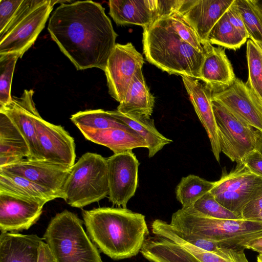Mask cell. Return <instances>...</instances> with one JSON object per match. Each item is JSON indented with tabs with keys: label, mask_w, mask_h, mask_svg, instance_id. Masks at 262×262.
<instances>
[{
	"label": "cell",
	"mask_w": 262,
	"mask_h": 262,
	"mask_svg": "<svg viewBox=\"0 0 262 262\" xmlns=\"http://www.w3.org/2000/svg\"><path fill=\"white\" fill-rule=\"evenodd\" d=\"M48 30L77 70L96 68L105 71L118 35L100 3L61 4L50 17Z\"/></svg>",
	"instance_id": "6da1fadb"
},
{
	"label": "cell",
	"mask_w": 262,
	"mask_h": 262,
	"mask_svg": "<svg viewBox=\"0 0 262 262\" xmlns=\"http://www.w3.org/2000/svg\"><path fill=\"white\" fill-rule=\"evenodd\" d=\"M91 239L114 260L136 256L149 230L144 215L122 207H100L82 212Z\"/></svg>",
	"instance_id": "7a4b0ae2"
},
{
	"label": "cell",
	"mask_w": 262,
	"mask_h": 262,
	"mask_svg": "<svg viewBox=\"0 0 262 262\" xmlns=\"http://www.w3.org/2000/svg\"><path fill=\"white\" fill-rule=\"evenodd\" d=\"M142 43L150 63L169 74L199 80L204 52L185 41L161 18L143 28Z\"/></svg>",
	"instance_id": "3957f363"
},
{
	"label": "cell",
	"mask_w": 262,
	"mask_h": 262,
	"mask_svg": "<svg viewBox=\"0 0 262 262\" xmlns=\"http://www.w3.org/2000/svg\"><path fill=\"white\" fill-rule=\"evenodd\" d=\"M170 224L186 234L233 247H243L249 241L262 236V221L214 219L182 208L172 214Z\"/></svg>",
	"instance_id": "277c9868"
},
{
	"label": "cell",
	"mask_w": 262,
	"mask_h": 262,
	"mask_svg": "<svg viewBox=\"0 0 262 262\" xmlns=\"http://www.w3.org/2000/svg\"><path fill=\"white\" fill-rule=\"evenodd\" d=\"M82 224L76 214L67 210L51 219L43 239L56 262H103Z\"/></svg>",
	"instance_id": "5b68a950"
},
{
	"label": "cell",
	"mask_w": 262,
	"mask_h": 262,
	"mask_svg": "<svg viewBox=\"0 0 262 262\" xmlns=\"http://www.w3.org/2000/svg\"><path fill=\"white\" fill-rule=\"evenodd\" d=\"M107 159L92 152L84 154L71 168L62 189L65 202L81 208L108 195Z\"/></svg>",
	"instance_id": "8992f818"
},
{
	"label": "cell",
	"mask_w": 262,
	"mask_h": 262,
	"mask_svg": "<svg viewBox=\"0 0 262 262\" xmlns=\"http://www.w3.org/2000/svg\"><path fill=\"white\" fill-rule=\"evenodd\" d=\"M66 1L24 0L0 33V55L17 53L21 58L44 28L54 5Z\"/></svg>",
	"instance_id": "52a82bcc"
},
{
	"label": "cell",
	"mask_w": 262,
	"mask_h": 262,
	"mask_svg": "<svg viewBox=\"0 0 262 262\" xmlns=\"http://www.w3.org/2000/svg\"><path fill=\"white\" fill-rule=\"evenodd\" d=\"M210 192L220 204L241 218L246 205L262 193V178L238 163L229 172L223 170Z\"/></svg>",
	"instance_id": "ba28073f"
},
{
	"label": "cell",
	"mask_w": 262,
	"mask_h": 262,
	"mask_svg": "<svg viewBox=\"0 0 262 262\" xmlns=\"http://www.w3.org/2000/svg\"><path fill=\"white\" fill-rule=\"evenodd\" d=\"M212 103L221 152L232 162L241 163L255 149V130L218 102L212 99Z\"/></svg>",
	"instance_id": "9c48e42d"
},
{
	"label": "cell",
	"mask_w": 262,
	"mask_h": 262,
	"mask_svg": "<svg viewBox=\"0 0 262 262\" xmlns=\"http://www.w3.org/2000/svg\"><path fill=\"white\" fill-rule=\"evenodd\" d=\"M32 116L44 161L71 169L76 158L74 138L61 125L42 119L36 108Z\"/></svg>",
	"instance_id": "30bf717a"
},
{
	"label": "cell",
	"mask_w": 262,
	"mask_h": 262,
	"mask_svg": "<svg viewBox=\"0 0 262 262\" xmlns=\"http://www.w3.org/2000/svg\"><path fill=\"white\" fill-rule=\"evenodd\" d=\"M144 63L142 55L131 42L116 43L104 71L110 95L120 103L136 71Z\"/></svg>",
	"instance_id": "8fae6325"
},
{
	"label": "cell",
	"mask_w": 262,
	"mask_h": 262,
	"mask_svg": "<svg viewBox=\"0 0 262 262\" xmlns=\"http://www.w3.org/2000/svg\"><path fill=\"white\" fill-rule=\"evenodd\" d=\"M106 159L109 201L126 208L138 187L139 161L132 150L114 154Z\"/></svg>",
	"instance_id": "7c38bea8"
},
{
	"label": "cell",
	"mask_w": 262,
	"mask_h": 262,
	"mask_svg": "<svg viewBox=\"0 0 262 262\" xmlns=\"http://www.w3.org/2000/svg\"><path fill=\"white\" fill-rule=\"evenodd\" d=\"M178 0H110L109 14L117 25H134L143 28L176 11Z\"/></svg>",
	"instance_id": "4fadbf2b"
},
{
	"label": "cell",
	"mask_w": 262,
	"mask_h": 262,
	"mask_svg": "<svg viewBox=\"0 0 262 262\" xmlns=\"http://www.w3.org/2000/svg\"><path fill=\"white\" fill-rule=\"evenodd\" d=\"M212 99L243 122L262 132V101L241 79L236 78L229 88L213 93Z\"/></svg>",
	"instance_id": "5bb4252c"
},
{
	"label": "cell",
	"mask_w": 262,
	"mask_h": 262,
	"mask_svg": "<svg viewBox=\"0 0 262 262\" xmlns=\"http://www.w3.org/2000/svg\"><path fill=\"white\" fill-rule=\"evenodd\" d=\"M234 0H181L176 12L193 29L203 45L209 33Z\"/></svg>",
	"instance_id": "9a60e30c"
},
{
	"label": "cell",
	"mask_w": 262,
	"mask_h": 262,
	"mask_svg": "<svg viewBox=\"0 0 262 262\" xmlns=\"http://www.w3.org/2000/svg\"><path fill=\"white\" fill-rule=\"evenodd\" d=\"M71 169L42 160L21 159L0 167V171L25 178L62 197V189Z\"/></svg>",
	"instance_id": "2e32d148"
},
{
	"label": "cell",
	"mask_w": 262,
	"mask_h": 262,
	"mask_svg": "<svg viewBox=\"0 0 262 262\" xmlns=\"http://www.w3.org/2000/svg\"><path fill=\"white\" fill-rule=\"evenodd\" d=\"M46 203L0 192L1 232L28 230L38 220Z\"/></svg>",
	"instance_id": "e0dca14e"
},
{
	"label": "cell",
	"mask_w": 262,
	"mask_h": 262,
	"mask_svg": "<svg viewBox=\"0 0 262 262\" xmlns=\"http://www.w3.org/2000/svg\"><path fill=\"white\" fill-rule=\"evenodd\" d=\"M33 94V90H25L20 97L12 96L8 104L0 107V112L12 121L25 139L30 152L28 159L44 161L32 116L36 108Z\"/></svg>",
	"instance_id": "ac0fdd59"
},
{
	"label": "cell",
	"mask_w": 262,
	"mask_h": 262,
	"mask_svg": "<svg viewBox=\"0 0 262 262\" xmlns=\"http://www.w3.org/2000/svg\"><path fill=\"white\" fill-rule=\"evenodd\" d=\"M182 77L194 111L207 134L212 152L219 162L221 150L212 107L213 93L199 79L186 76Z\"/></svg>",
	"instance_id": "d6986e66"
},
{
	"label": "cell",
	"mask_w": 262,
	"mask_h": 262,
	"mask_svg": "<svg viewBox=\"0 0 262 262\" xmlns=\"http://www.w3.org/2000/svg\"><path fill=\"white\" fill-rule=\"evenodd\" d=\"M204 58L200 71L199 80L213 93L225 90L234 82L236 77L225 50L210 42L203 45Z\"/></svg>",
	"instance_id": "ffe728a7"
},
{
	"label": "cell",
	"mask_w": 262,
	"mask_h": 262,
	"mask_svg": "<svg viewBox=\"0 0 262 262\" xmlns=\"http://www.w3.org/2000/svg\"><path fill=\"white\" fill-rule=\"evenodd\" d=\"M43 239L36 234L1 232L0 262H38Z\"/></svg>",
	"instance_id": "44dd1931"
},
{
	"label": "cell",
	"mask_w": 262,
	"mask_h": 262,
	"mask_svg": "<svg viewBox=\"0 0 262 262\" xmlns=\"http://www.w3.org/2000/svg\"><path fill=\"white\" fill-rule=\"evenodd\" d=\"M30 156L28 145L12 121L0 112V167Z\"/></svg>",
	"instance_id": "7402d4cb"
},
{
	"label": "cell",
	"mask_w": 262,
	"mask_h": 262,
	"mask_svg": "<svg viewBox=\"0 0 262 262\" xmlns=\"http://www.w3.org/2000/svg\"><path fill=\"white\" fill-rule=\"evenodd\" d=\"M80 131L85 139L108 147L114 154L132 150L139 147L148 148L147 142L134 130L111 128Z\"/></svg>",
	"instance_id": "603a6c76"
},
{
	"label": "cell",
	"mask_w": 262,
	"mask_h": 262,
	"mask_svg": "<svg viewBox=\"0 0 262 262\" xmlns=\"http://www.w3.org/2000/svg\"><path fill=\"white\" fill-rule=\"evenodd\" d=\"M142 68L135 73L124 99L117 111L120 113L150 117L154 107L155 98L144 79Z\"/></svg>",
	"instance_id": "cb8c5ba5"
},
{
	"label": "cell",
	"mask_w": 262,
	"mask_h": 262,
	"mask_svg": "<svg viewBox=\"0 0 262 262\" xmlns=\"http://www.w3.org/2000/svg\"><path fill=\"white\" fill-rule=\"evenodd\" d=\"M140 252L151 262H201L175 242L156 235L146 237Z\"/></svg>",
	"instance_id": "d4e9b609"
},
{
	"label": "cell",
	"mask_w": 262,
	"mask_h": 262,
	"mask_svg": "<svg viewBox=\"0 0 262 262\" xmlns=\"http://www.w3.org/2000/svg\"><path fill=\"white\" fill-rule=\"evenodd\" d=\"M0 192L24 199L47 203L60 195L25 178L0 171Z\"/></svg>",
	"instance_id": "484cf974"
},
{
	"label": "cell",
	"mask_w": 262,
	"mask_h": 262,
	"mask_svg": "<svg viewBox=\"0 0 262 262\" xmlns=\"http://www.w3.org/2000/svg\"><path fill=\"white\" fill-rule=\"evenodd\" d=\"M111 114L137 133L148 144V157L152 158L163 147L172 142L156 128L150 117L125 114L117 110L109 111Z\"/></svg>",
	"instance_id": "4316f807"
},
{
	"label": "cell",
	"mask_w": 262,
	"mask_h": 262,
	"mask_svg": "<svg viewBox=\"0 0 262 262\" xmlns=\"http://www.w3.org/2000/svg\"><path fill=\"white\" fill-rule=\"evenodd\" d=\"M70 119L80 130L111 128L134 130L126 124L113 117L109 111L102 109L80 111L72 115Z\"/></svg>",
	"instance_id": "83f0119b"
},
{
	"label": "cell",
	"mask_w": 262,
	"mask_h": 262,
	"mask_svg": "<svg viewBox=\"0 0 262 262\" xmlns=\"http://www.w3.org/2000/svg\"><path fill=\"white\" fill-rule=\"evenodd\" d=\"M215 182L208 181L194 174L183 177L176 188L177 200L182 208L192 205L213 188Z\"/></svg>",
	"instance_id": "f1b7e54d"
},
{
	"label": "cell",
	"mask_w": 262,
	"mask_h": 262,
	"mask_svg": "<svg viewBox=\"0 0 262 262\" xmlns=\"http://www.w3.org/2000/svg\"><path fill=\"white\" fill-rule=\"evenodd\" d=\"M241 33L229 21L225 13L210 31L208 41L211 44L236 50L246 41Z\"/></svg>",
	"instance_id": "f546056e"
},
{
	"label": "cell",
	"mask_w": 262,
	"mask_h": 262,
	"mask_svg": "<svg viewBox=\"0 0 262 262\" xmlns=\"http://www.w3.org/2000/svg\"><path fill=\"white\" fill-rule=\"evenodd\" d=\"M249 38L262 50V13L251 0H235Z\"/></svg>",
	"instance_id": "4dcf8cb0"
},
{
	"label": "cell",
	"mask_w": 262,
	"mask_h": 262,
	"mask_svg": "<svg viewBox=\"0 0 262 262\" xmlns=\"http://www.w3.org/2000/svg\"><path fill=\"white\" fill-rule=\"evenodd\" d=\"M184 210L196 214L219 219H239V216L229 210L208 192Z\"/></svg>",
	"instance_id": "1f68e13d"
},
{
	"label": "cell",
	"mask_w": 262,
	"mask_h": 262,
	"mask_svg": "<svg viewBox=\"0 0 262 262\" xmlns=\"http://www.w3.org/2000/svg\"><path fill=\"white\" fill-rule=\"evenodd\" d=\"M246 55L248 78L246 83L262 101V50L249 39Z\"/></svg>",
	"instance_id": "d6a6232c"
},
{
	"label": "cell",
	"mask_w": 262,
	"mask_h": 262,
	"mask_svg": "<svg viewBox=\"0 0 262 262\" xmlns=\"http://www.w3.org/2000/svg\"><path fill=\"white\" fill-rule=\"evenodd\" d=\"M19 55L17 53L0 55V107L12 99L11 94L13 75Z\"/></svg>",
	"instance_id": "836d02e7"
},
{
	"label": "cell",
	"mask_w": 262,
	"mask_h": 262,
	"mask_svg": "<svg viewBox=\"0 0 262 262\" xmlns=\"http://www.w3.org/2000/svg\"><path fill=\"white\" fill-rule=\"evenodd\" d=\"M162 235L184 248L201 262H249L246 255L239 257H231L219 255L196 247L180 238L171 231L170 227L164 230Z\"/></svg>",
	"instance_id": "e575fe53"
},
{
	"label": "cell",
	"mask_w": 262,
	"mask_h": 262,
	"mask_svg": "<svg viewBox=\"0 0 262 262\" xmlns=\"http://www.w3.org/2000/svg\"><path fill=\"white\" fill-rule=\"evenodd\" d=\"M160 18L185 41L198 51L204 52L203 47L197 34L178 12H173Z\"/></svg>",
	"instance_id": "d590c367"
},
{
	"label": "cell",
	"mask_w": 262,
	"mask_h": 262,
	"mask_svg": "<svg viewBox=\"0 0 262 262\" xmlns=\"http://www.w3.org/2000/svg\"><path fill=\"white\" fill-rule=\"evenodd\" d=\"M24 0H0V33L7 26Z\"/></svg>",
	"instance_id": "8d00e7d4"
},
{
	"label": "cell",
	"mask_w": 262,
	"mask_h": 262,
	"mask_svg": "<svg viewBox=\"0 0 262 262\" xmlns=\"http://www.w3.org/2000/svg\"><path fill=\"white\" fill-rule=\"evenodd\" d=\"M225 14L231 24L247 39L249 38L242 15L235 4V0L228 8Z\"/></svg>",
	"instance_id": "74e56055"
},
{
	"label": "cell",
	"mask_w": 262,
	"mask_h": 262,
	"mask_svg": "<svg viewBox=\"0 0 262 262\" xmlns=\"http://www.w3.org/2000/svg\"><path fill=\"white\" fill-rule=\"evenodd\" d=\"M252 173L262 178V155L254 149L249 152L242 162Z\"/></svg>",
	"instance_id": "f35d334b"
},
{
	"label": "cell",
	"mask_w": 262,
	"mask_h": 262,
	"mask_svg": "<svg viewBox=\"0 0 262 262\" xmlns=\"http://www.w3.org/2000/svg\"><path fill=\"white\" fill-rule=\"evenodd\" d=\"M262 211V193L248 203L243 209L241 218L254 220Z\"/></svg>",
	"instance_id": "ab89813d"
},
{
	"label": "cell",
	"mask_w": 262,
	"mask_h": 262,
	"mask_svg": "<svg viewBox=\"0 0 262 262\" xmlns=\"http://www.w3.org/2000/svg\"><path fill=\"white\" fill-rule=\"evenodd\" d=\"M38 262H56L48 245L43 241L39 247Z\"/></svg>",
	"instance_id": "60d3db41"
},
{
	"label": "cell",
	"mask_w": 262,
	"mask_h": 262,
	"mask_svg": "<svg viewBox=\"0 0 262 262\" xmlns=\"http://www.w3.org/2000/svg\"><path fill=\"white\" fill-rule=\"evenodd\" d=\"M243 246L245 249H250L254 247H262V236L249 241Z\"/></svg>",
	"instance_id": "b9f144b4"
},
{
	"label": "cell",
	"mask_w": 262,
	"mask_h": 262,
	"mask_svg": "<svg viewBox=\"0 0 262 262\" xmlns=\"http://www.w3.org/2000/svg\"><path fill=\"white\" fill-rule=\"evenodd\" d=\"M255 149L262 155V132L255 129Z\"/></svg>",
	"instance_id": "7bdbcfd3"
},
{
	"label": "cell",
	"mask_w": 262,
	"mask_h": 262,
	"mask_svg": "<svg viewBox=\"0 0 262 262\" xmlns=\"http://www.w3.org/2000/svg\"><path fill=\"white\" fill-rule=\"evenodd\" d=\"M251 1L262 13V0H251Z\"/></svg>",
	"instance_id": "ee69618b"
},
{
	"label": "cell",
	"mask_w": 262,
	"mask_h": 262,
	"mask_svg": "<svg viewBox=\"0 0 262 262\" xmlns=\"http://www.w3.org/2000/svg\"><path fill=\"white\" fill-rule=\"evenodd\" d=\"M250 249H251L254 251H256V252H258V253L262 254V247H252Z\"/></svg>",
	"instance_id": "f6af8a7d"
},
{
	"label": "cell",
	"mask_w": 262,
	"mask_h": 262,
	"mask_svg": "<svg viewBox=\"0 0 262 262\" xmlns=\"http://www.w3.org/2000/svg\"><path fill=\"white\" fill-rule=\"evenodd\" d=\"M257 262H262V254L259 253L257 257Z\"/></svg>",
	"instance_id": "bcb514c9"
},
{
	"label": "cell",
	"mask_w": 262,
	"mask_h": 262,
	"mask_svg": "<svg viewBox=\"0 0 262 262\" xmlns=\"http://www.w3.org/2000/svg\"><path fill=\"white\" fill-rule=\"evenodd\" d=\"M255 220L262 221V211L259 215L254 219Z\"/></svg>",
	"instance_id": "7dc6e473"
}]
</instances>
